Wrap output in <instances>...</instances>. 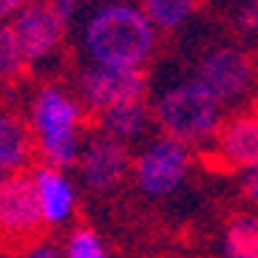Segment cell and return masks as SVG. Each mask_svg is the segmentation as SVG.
Here are the masks:
<instances>
[{
    "mask_svg": "<svg viewBox=\"0 0 258 258\" xmlns=\"http://www.w3.org/2000/svg\"><path fill=\"white\" fill-rule=\"evenodd\" d=\"M83 48L91 66L145 71L159 48V31L142 3H99L85 17Z\"/></svg>",
    "mask_w": 258,
    "mask_h": 258,
    "instance_id": "obj_1",
    "label": "cell"
},
{
    "mask_svg": "<svg viewBox=\"0 0 258 258\" xmlns=\"http://www.w3.org/2000/svg\"><path fill=\"white\" fill-rule=\"evenodd\" d=\"M151 108L162 137L187 145L190 151H210L227 119V108L193 74L176 77L173 83H167L153 97Z\"/></svg>",
    "mask_w": 258,
    "mask_h": 258,
    "instance_id": "obj_2",
    "label": "cell"
},
{
    "mask_svg": "<svg viewBox=\"0 0 258 258\" xmlns=\"http://www.w3.org/2000/svg\"><path fill=\"white\" fill-rule=\"evenodd\" d=\"M193 77L227 108V114L250 108L258 94V60L238 43L207 46L193 66Z\"/></svg>",
    "mask_w": 258,
    "mask_h": 258,
    "instance_id": "obj_3",
    "label": "cell"
},
{
    "mask_svg": "<svg viewBox=\"0 0 258 258\" xmlns=\"http://www.w3.org/2000/svg\"><path fill=\"white\" fill-rule=\"evenodd\" d=\"M190 170H193V151L187 145L159 134L139 148V153L134 156L131 176H134L139 193L162 199L182 187L187 182Z\"/></svg>",
    "mask_w": 258,
    "mask_h": 258,
    "instance_id": "obj_4",
    "label": "cell"
},
{
    "mask_svg": "<svg viewBox=\"0 0 258 258\" xmlns=\"http://www.w3.org/2000/svg\"><path fill=\"white\" fill-rule=\"evenodd\" d=\"M80 102L85 108H94L97 114L111 111L125 102L145 99L148 94V74L134 69H108V66H85L80 71Z\"/></svg>",
    "mask_w": 258,
    "mask_h": 258,
    "instance_id": "obj_5",
    "label": "cell"
},
{
    "mask_svg": "<svg viewBox=\"0 0 258 258\" xmlns=\"http://www.w3.org/2000/svg\"><path fill=\"white\" fill-rule=\"evenodd\" d=\"M66 29L69 23L57 15L54 3H26L12 20V34L23 62H37L54 54L66 40Z\"/></svg>",
    "mask_w": 258,
    "mask_h": 258,
    "instance_id": "obj_6",
    "label": "cell"
},
{
    "mask_svg": "<svg viewBox=\"0 0 258 258\" xmlns=\"http://www.w3.org/2000/svg\"><path fill=\"white\" fill-rule=\"evenodd\" d=\"M210 156L216 165L227 170H250L258 165V108H241L227 114L219 137L210 148Z\"/></svg>",
    "mask_w": 258,
    "mask_h": 258,
    "instance_id": "obj_7",
    "label": "cell"
},
{
    "mask_svg": "<svg viewBox=\"0 0 258 258\" xmlns=\"http://www.w3.org/2000/svg\"><path fill=\"white\" fill-rule=\"evenodd\" d=\"M80 125H83V102L57 85H46L31 102V128L37 134V145L83 139Z\"/></svg>",
    "mask_w": 258,
    "mask_h": 258,
    "instance_id": "obj_8",
    "label": "cell"
},
{
    "mask_svg": "<svg viewBox=\"0 0 258 258\" xmlns=\"http://www.w3.org/2000/svg\"><path fill=\"white\" fill-rule=\"evenodd\" d=\"M80 179L85 187L91 190H111L131 173L134 156H131L128 145L116 142L105 134H94L88 142H83L80 153Z\"/></svg>",
    "mask_w": 258,
    "mask_h": 258,
    "instance_id": "obj_9",
    "label": "cell"
},
{
    "mask_svg": "<svg viewBox=\"0 0 258 258\" xmlns=\"http://www.w3.org/2000/svg\"><path fill=\"white\" fill-rule=\"evenodd\" d=\"M43 210L34 179L12 176L0 187V233L6 238H29L43 227Z\"/></svg>",
    "mask_w": 258,
    "mask_h": 258,
    "instance_id": "obj_10",
    "label": "cell"
},
{
    "mask_svg": "<svg viewBox=\"0 0 258 258\" xmlns=\"http://www.w3.org/2000/svg\"><path fill=\"white\" fill-rule=\"evenodd\" d=\"M34 187H37V199H40V210H43V221L46 224H62L71 219V213L77 207V190L66 170L57 167H37L34 170Z\"/></svg>",
    "mask_w": 258,
    "mask_h": 258,
    "instance_id": "obj_11",
    "label": "cell"
},
{
    "mask_svg": "<svg viewBox=\"0 0 258 258\" xmlns=\"http://www.w3.org/2000/svg\"><path fill=\"white\" fill-rule=\"evenodd\" d=\"M151 128H156V122H153V108L148 99L125 102V105H116L111 111L99 114V134L128 145V148H131V142L148 139Z\"/></svg>",
    "mask_w": 258,
    "mask_h": 258,
    "instance_id": "obj_12",
    "label": "cell"
},
{
    "mask_svg": "<svg viewBox=\"0 0 258 258\" xmlns=\"http://www.w3.org/2000/svg\"><path fill=\"white\" fill-rule=\"evenodd\" d=\"M31 131L12 114H0V173H17L31 159Z\"/></svg>",
    "mask_w": 258,
    "mask_h": 258,
    "instance_id": "obj_13",
    "label": "cell"
},
{
    "mask_svg": "<svg viewBox=\"0 0 258 258\" xmlns=\"http://www.w3.org/2000/svg\"><path fill=\"white\" fill-rule=\"evenodd\" d=\"M221 258H258V213H238L227 221Z\"/></svg>",
    "mask_w": 258,
    "mask_h": 258,
    "instance_id": "obj_14",
    "label": "cell"
},
{
    "mask_svg": "<svg viewBox=\"0 0 258 258\" xmlns=\"http://www.w3.org/2000/svg\"><path fill=\"white\" fill-rule=\"evenodd\" d=\"M142 9L153 29L170 34V31L184 29L193 20V15L199 12V3H193V0H145Z\"/></svg>",
    "mask_w": 258,
    "mask_h": 258,
    "instance_id": "obj_15",
    "label": "cell"
},
{
    "mask_svg": "<svg viewBox=\"0 0 258 258\" xmlns=\"http://www.w3.org/2000/svg\"><path fill=\"white\" fill-rule=\"evenodd\" d=\"M66 258H108V250L94 230L83 227V230H74L69 235V241H66Z\"/></svg>",
    "mask_w": 258,
    "mask_h": 258,
    "instance_id": "obj_16",
    "label": "cell"
},
{
    "mask_svg": "<svg viewBox=\"0 0 258 258\" xmlns=\"http://www.w3.org/2000/svg\"><path fill=\"white\" fill-rule=\"evenodd\" d=\"M23 69V54L17 48V40L12 34V26L0 23V80L17 77Z\"/></svg>",
    "mask_w": 258,
    "mask_h": 258,
    "instance_id": "obj_17",
    "label": "cell"
},
{
    "mask_svg": "<svg viewBox=\"0 0 258 258\" xmlns=\"http://www.w3.org/2000/svg\"><path fill=\"white\" fill-rule=\"evenodd\" d=\"M230 20H233L238 34H244V37H258V0L235 3Z\"/></svg>",
    "mask_w": 258,
    "mask_h": 258,
    "instance_id": "obj_18",
    "label": "cell"
},
{
    "mask_svg": "<svg viewBox=\"0 0 258 258\" xmlns=\"http://www.w3.org/2000/svg\"><path fill=\"white\" fill-rule=\"evenodd\" d=\"M238 187H241V196L258 210V165L238 173Z\"/></svg>",
    "mask_w": 258,
    "mask_h": 258,
    "instance_id": "obj_19",
    "label": "cell"
},
{
    "mask_svg": "<svg viewBox=\"0 0 258 258\" xmlns=\"http://www.w3.org/2000/svg\"><path fill=\"white\" fill-rule=\"evenodd\" d=\"M54 9H57V15H60L66 23H71L77 17V12L83 9V3H77V0H54Z\"/></svg>",
    "mask_w": 258,
    "mask_h": 258,
    "instance_id": "obj_20",
    "label": "cell"
},
{
    "mask_svg": "<svg viewBox=\"0 0 258 258\" xmlns=\"http://www.w3.org/2000/svg\"><path fill=\"white\" fill-rule=\"evenodd\" d=\"M23 6H26V3H20V0H0V23H3L6 17L17 15Z\"/></svg>",
    "mask_w": 258,
    "mask_h": 258,
    "instance_id": "obj_21",
    "label": "cell"
},
{
    "mask_svg": "<svg viewBox=\"0 0 258 258\" xmlns=\"http://www.w3.org/2000/svg\"><path fill=\"white\" fill-rule=\"evenodd\" d=\"M26 258H60V252H57V247H51V244H40V247H34Z\"/></svg>",
    "mask_w": 258,
    "mask_h": 258,
    "instance_id": "obj_22",
    "label": "cell"
},
{
    "mask_svg": "<svg viewBox=\"0 0 258 258\" xmlns=\"http://www.w3.org/2000/svg\"><path fill=\"white\" fill-rule=\"evenodd\" d=\"M3 182H6V179H3V173H0V187H3Z\"/></svg>",
    "mask_w": 258,
    "mask_h": 258,
    "instance_id": "obj_23",
    "label": "cell"
}]
</instances>
